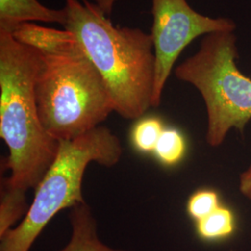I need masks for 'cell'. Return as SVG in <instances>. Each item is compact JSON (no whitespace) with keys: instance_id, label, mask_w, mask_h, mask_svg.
<instances>
[{"instance_id":"1","label":"cell","mask_w":251,"mask_h":251,"mask_svg":"<svg viewBox=\"0 0 251 251\" xmlns=\"http://www.w3.org/2000/svg\"><path fill=\"white\" fill-rule=\"evenodd\" d=\"M35 50L38 114L54 140L76 139L115 112L105 82L70 31L46 27L36 35Z\"/></svg>"},{"instance_id":"2","label":"cell","mask_w":251,"mask_h":251,"mask_svg":"<svg viewBox=\"0 0 251 251\" xmlns=\"http://www.w3.org/2000/svg\"><path fill=\"white\" fill-rule=\"evenodd\" d=\"M64 8V28L75 36L99 71L115 112L128 120L141 118L152 107L155 56L151 34L140 28L114 25L88 0H65Z\"/></svg>"},{"instance_id":"3","label":"cell","mask_w":251,"mask_h":251,"mask_svg":"<svg viewBox=\"0 0 251 251\" xmlns=\"http://www.w3.org/2000/svg\"><path fill=\"white\" fill-rule=\"evenodd\" d=\"M38 51L0 32V137L9 148L4 167L15 187L36 189L60 143L41 123L36 98Z\"/></svg>"},{"instance_id":"4","label":"cell","mask_w":251,"mask_h":251,"mask_svg":"<svg viewBox=\"0 0 251 251\" xmlns=\"http://www.w3.org/2000/svg\"><path fill=\"white\" fill-rule=\"evenodd\" d=\"M122 154L120 139L103 126L72 141L61 142L56 158L35 189L26 215L0 238V251H30L56 214L86 202L82 182L90 163L112 168Z\"/></svg>"},{"instance_id":"5","label":"cell","mask_w":251,"mask_h":251,"mask_svg":"<svg viewBox=\"0 0 251 251\" xmlns=\"http://www.w3.org/2000/svg\"><path fill=\"white\" fill-rule=\"evenodd\" d=\"M234 32L204 36L198 52L175 68L179 80L201 94L207 116L206 143L219 147L229 132L242 133L251 120V78L237 67Z\"/></svg>"},{"instance_id":"6","label":"cell","mask_w":251,"mask_h":251,"mask_svg":"<svg viewBox=\"0 0 251 251\" xmlns=\"http://www.w3.org/2000/svg\"><path fill=\"white\" fill-rule=\"evenodd\" d=\"M152 14L151 36L155 56L152 107H158L166 83L183 50L198 36L234 32L236 25L231 19L202 15L186 0H152Z\"/></svg>"},{"instance_id":"7","label":"cell","mask_w":251,"mask_h":251,"mask_svg":"<svg viewBox=\"0 0 251 251\" xmlns=\"http://www.w3.org/2000/svg\"><path fill=\"white\" fill-rule=\"evenodd\" d=\"M35 22L59 24L64 27L67 11L65 8L50 9L37 0H0V32L11 33L21 25Z\"/></svg>"},{"instance_id":"8","label":"cell","mask_w":251,"mask_h":251,"mask_svg":"<svg viewBox=\"0 0 251 251\" xmlns=\"http://www.w3.org/2000/svg\"><path fill=\"white\" fill-rule=\"evenodd\" d=\"M69 220L71 237L60 251H130L113 249L100 239L96 219L86 202L71 208Z\"/></svg>"},{"instance_id":"9","label":"cell","mask_w":251,"mask_h":251,"mask_svg":"<svg viewBox=\"0 0 251 251\" xmlns=\"http://www.w3.org/2000/svg\"><path fill=\"white\" fill-rule=\"evenodd\" d=\"M26 190L10 184L8 178L1 181L0 196V238L14 228L19 220L24 219L29 210Z\"/></svg>"},{"instance_id":"10","label":"cell","mask_w":251,"mask_h":251,"mask_svg":"<svg viewBox=\"0 0 251 251\" xmlns=\"http://www.w3.org/2000/svg\"><path fill=\"white\" fill-rule=\"evenodd\" d=\"M236 228L233 211L226 206H221L211 214L196 222L198 236L205 241H218L231 236Z\"/></svg>"},{"instance_id":"11","label":"cell","mask_w":251,"mask_h":251,"mask_svg":"<svg viewBox=\"0 0 251 251\" xmlns=\"http://www.w3.org/2000/svg\"><path fill=\"white\" fill-rule=\"evenodd\" d=\"M186 152L184 136L174 128L164 129L156 144L154 153L166 166H175L182 160Z\"/></svg>"},{"instance_id":"12","label":"cell","mask_w":251,"mask_h":251,"mask_svg":"<svg viewBox=\"0 0 251 251\" xmlns=\"http://www.w3.org/2000/svg\"><path fill=\"white\" fill-rule=\"evenodd\" d=\"M164 129L161 119L157 117H144L137 121L131 130V142L136 150L144 153L154 152Z\"/></svg>"},{"instance_id":"13","label":"cell","mask_w":251,"mask_h":251,"mask_svg":"<svg viewBox=\"0 0 251 251\" xmlns=\"http://www.w3.org/2000/svg\"><path fill=\"white\" fill-rule=\"evenodd\" d=\"M222 206L219 195L214 190L202 189L194 193L187 202V213L196 222L211 214Z\"/></svg>"},{"instance_id":"14","label":"cell","mask_w":251,"mask_h":251,"mask_svg":"<svg viewBox=\"0 0 251 251\" xmlns=\"http://www.w3.org/2000/svg\"><path fill=\"white\" fill-rule=\"evenodd\" d=\"M238 188L243 197L251 201V162L239 177Z\"/></svg>"},{"instance_id":"15","label":"cell","mask_w":251,"mask_h":251,"mask_svg":"<svg viewBox=\"0 0 251 251\" xmlns=\"http://www.w3.org/2000/svg\"><path fill=\"white\" fill-rule=\"evenodd\" d=\"M118 0H93V3H95L104 14L110 15L114 9Z\"/></svg>"}]
</instances>
